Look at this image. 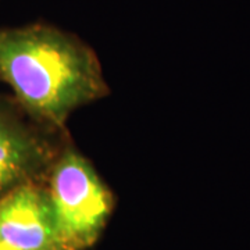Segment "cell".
<instances>
[{
	"mask_svg": "<svg viewBox=\"0 0 250 250\" xmlns=\"http://www.w3.org/2000/svg\"><path fill=\"white\" fill-rule=\"evenodd\" d=\"M0 80L27 114L54 129H62L77 108L107 95L89 46L41 22L0 29Z\"/></svg>",
	"mask_w": 250,
	"mask_h": 250,
	"instance_id": "6da1fadb",
	"label": "cell"
},
{
	"mask_svg": "<svg viewBox=\"0 0 250 250\" xmlns=\"http://www.w3.org/2000/svg\"><path fill=\"white\" fill-rule=\"evenodd\" d=\"M47 196L64 250H88L114 208L111 190L90 161L72 146L60 149L47 172Z\"/></svg>",
	"mask_w": 250,
	"mask_h": 250,
	"instance_id": "7a4b0ae2",
	"label": "cell"
},
{
	"mask_svg": "<svg viewBox=\"0 0 250 250\" xmlns=\"http://www.w3.org/2000/svg\"><path fill=\"white\" fill-rule=\"evenodd\" d=\"M7 99L0 98V197L47 175L60 149Z\"/></svg>",
	"mask_w": 250,
	"mask_h": 250,
	"instance_id": "3957f363",
	"label": "cell"
},
{
	"mask_svg": "<svg viewBox=\"0 0 250 250\" xmlns=\"http://www.w3.org/2000/svg\"><path fill=\"white\" fill-rule=\"evenodd\" d=\"M0 242L14 250H64L45 185L31 182L0 197Z\"/></svg>",
	"mask_w": 250,
	"mask_h": 250,
	"instance_id": "277c9868",
	"label": "cell"
},
{
	"mask_svg": "<svg viewBox=\"0 0 250 250\" xmlns=\"http://www.w3.org/2000/svg\"><path fill=\"white\" fill-rule=\"evenodd\" d=\"M0 250H14V249H11V248H9L7 245H4V243H1V242H0Z\"/></svg>",
	"mask_w": 250,
	"mask_h": 250,
	"instance_id": "5b68a950",
	"label": "cell"
}]
</instances>
